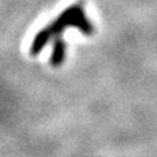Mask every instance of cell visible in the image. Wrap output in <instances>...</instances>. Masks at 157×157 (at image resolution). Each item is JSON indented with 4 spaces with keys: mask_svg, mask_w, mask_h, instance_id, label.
<instances>
[{
    "mask_svg": "<svg viewBox=\"0 0 157 157\" xmlns=\"http://www.w3.org/2000/svg\"><path fill=\"white\" fill-rule=\"evenodd\" d=\"M82 11H84V2H82V0L66 8L51 24L47 25V29H48V32H50L51 37L55 38L58 36H60L67 28L72 26V20Z\"/></svg>",
    "mask_w": 157,
    "mask_h": 157,
    "instance_id": "obj_1",
    "label": "cell"
},
{
    "mask_svg": "<svg viewBox=\"0 0 157 157\" xmlns=\"http://www.w3.org/2000/svg\"><path fill=\"white\" fill-rule=\"evenodd\" d=\"M66 59V42L60 36L55 37L52 42V52L50 56V64L52 67H60Z\"/></svg>",
    "mask_w": 157,
    "mask_h": 157,
    "instance_id": "obj_2",
    "label": "cell"
},
{
    "mask_svg": "<svg viewBox=\"0 0 157 157\" xmlns=\"http://www.w3.org/2000/svg\"><path fill=\"white\" fill-rule=\"evenodd\" d=\"M51 38H52V37H51L50 32H48L47 26L43 28V29H41V30H39V32L36 34V37H34L32 45H30V55L37 56L38 54L41 52L43 48H45V46L47 45L48 41H50Z\"/></svg>",
    "mask_w": 157,
    "mask_h": 157,
    "instance_id": "obj_3",
    "label": "cell"
},
{
    "mask_svg": "<svg viewBox=\"0 0 157 157\" xmlns=\"http://www.w3.org/2000/svg\"><path fill=\"white\" fill-rule=\"evenodd\" d=\"M72 26L73 28H77L82 34L85 36H92L94 33V28L90 24V21L88 20L86 14H85V11H82L77 14V16L72 20Z\"/></svg>",
    "mask_w": 157,
    "mask_h": 157,
    "instance_id": "obj_4",
    "label": "cell"
}]
</instances>
